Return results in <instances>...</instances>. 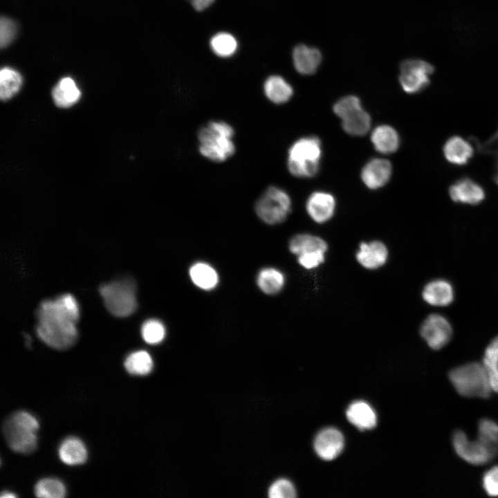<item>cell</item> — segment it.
<instances>
[{"label": "cell", "instance_id": "cell-1", "mask_svg": "<svg viewBox=\"0 0 498 498\" xmlns=\"http://www.w3.org/2000/svg\"><path fill=\"white\" fill-rule=\"evenodd\" d=\"M36 333L48 346L59 350L70 348L76 341L79 308L68 293L42 301L37 310Z\"/></svg>", "mask_w": 498, "mask_h": 498}, {"label": "cell", "instance_id": "cell-2", "mask_svg": "<svg viewBox=\"0 0 498 498\" xmlns=\"http://www.w3.org/2000/svg\"><path fill=\"white\" fill-rule=\"evenodd\" d=\"M234 127L223 120H210L202 126L197 133L199 151L205 158L223 163L236 151Z\"/></svg>", "mask_w": 498, "mask_h": 498}, {"label": "cell", "instance_id": "cell-3", "mask_svg": "<svg viewBox=\"0 0 498 498\" xmlns=\"http://www.w3.org/2000/svg\"><path fill=\"white\" fill-rule=\"evenodd\" d=\"M37 420L30 413L18 411L5 421L3 432L9 447L15 452L30 454L37 447Z\"/></svg>", "mask_w": 498, "mask_h": 498}, {"label": "cell", "instance_id": "cell-4", "mask_svg": "<svg viewBox=\"0 0 498 498\" xmlns=\"http://www.w3.org/2000/svg\"><path fill=\"white\" fill-rule=\"evenodd\" d=\"M449 379L456 391L468 398H488L492 391L483 363L471 362L453 369Z\"/></svg>", "mask_w": 498, "mask_h": 498}, {"label": "cell", "instance_id": "cell-5", "mask_svg": "<svg viewBox=\"0 0 498 498\" xmlns=\"http://www.w3.org/2000/svg\"><path fill=\"white\" fill-rule=\"evenodd\" d=\"M322 155L320 140L308 136L294 142L288 151L287 166L289 172L297 177H312L319 170Z\"/></svg>", "mask_w": 498, "mask_h": 498}, {"label": "cell", "instance_id": "cell-6", "mask_svg": "<svg viewBox=\"0 0 498 498\" xmlns=\"http://www.w3.org/2000/svg\"><path fill=\"white\" fill-rule=\"evenodd\" d=\"M99 291L107 309L116 317H127L137 308L136 284L131 279L102 284Z\"/></svg>", "mask_w": 498, "mask_h": 498}, {"label": "cell", "instance_id": "cell-7", "mask_svg": "<svg viewBox=\"0 0 498 498\" xmlns=\"http://www.w3.org/2000/svg\"><path fill=\"white\" fill-rule=\"evenodd\" d=\"M291 210V199L288 194L277 186L267 187L257 199L255 210L264 223L275 225L282 223Z\"/></svg>", "mask_w": 498, "mask_h": 498}, {"label": "cell", "instance_id": "cell-8", "mask_svg": "<svg viewBox=\"0 0 498 498\" xmlns=\"http://www.w3.org/2000/svg\"><path fill=\"white\" fill-rule=\"evenodd\" d=\"M434 72V66L425 60L405 59L400 64L399 82L405 92L418 93L430 85Z\"/></svg>", "mask_w": 498, "mask_h": 498}, {"label": "cell", "instance_id": "cell-9", "mask_svg": "<svg viewBox=\"0 0 498 498\" xmlns=\"http://www.w3.org/2000/svg\"><path fill=\"white\" fill-rule=\"evenodd\" d=\"M420 333L430 348L438 350L449 342L452 329L445 317L434 313L428 315L422 322Z\"/></svg>", "mask_w": 498, "mask_h": 498}, {"label": "cell", "instance_id": "cell-10", "mask_svg": "<svg viewBox=\"0 0 498 498\" xmlns=\"http://www.w3.org/2000/svg\"><path fill=\"white\" fill-rule=\"evenodd\" d=\"M452 443L456 454L470 464L484 465L495 458L490 451L479 440H469L462 431L454 432Z\"/></svg>", "mask_w": 498, "mask_h": 498}, {"label": "cell", "instance_id": "cell-11", "mask_svg": "<svg viewBox=\"0 0 498 498\" xmlns=\"http://www.w3.org/2000/svg\"><path fill=\"white\" fill-rule=\"evenodd\" d=\"M451 199L458 203L476 205L486 199L483 187L470 177L464 176L449 187Z\"/></svg>", "mask_w": 498, "mask_h": 498}, {"label": "cell", "instance_id": "cell-12", "mask_svg": "<svg viewBox=\"0 0 498 498\" xmlns=\"http://www.w3.org/2000/svg\"><path fill=\"white\" fill-rule=\"evenodd\" d=\"M314 449L322 459L331 461L342 451L344 440L342 434L337 429L328 427L321 430L315 436Z\"/></svg>", "mask_w": 498, "mask_h": 498}, {"label": "cell", "instance_id": "cell-13", "mask_svg": "<svg viewBox=\"0 0 498 498\" xmlns=\"http://www.w3.org/2000/svg\"><path fill=\"white\" fill-rule=\"evenodd\" d=\"M388 249L380 241L361 242L356 254L357 261L367 270H376L384 266L388 259Z\"/></svg>", "mask_w": 498, "mask_h": 498}, {"label": "cell", "instance_id": "cell-14", "mask_svg": "<svg viewBox=\"0 0 498 498\" xmlns=\"http://www.w3.org/2000/svg\"><path fill=\"white\" fill-rule=\"evenodd\" d=\"M306 209L309 216L316 223H323L331 219L335 210L333 195L325 192H315L310 195Z\"/></svg>", "mask_w": 498, "mask_h": 498}, {"label": "cell", "instance_id": "cell-15", "mask_svg": "<svg viewBox=\"0 0 498 498\" xmlns=\"http://www.w3.org/2000/svg\"><path fill=\"white\" fill-rule=\"evenodd\" d=\"M391 171V165L387 160L375 158L365 165L361 172V178L369 188L378 189L388 182Z\"/></svg>", "mask_w": 498, "mask_h": 498}, {"label": "cell", "instance_id": "cell-16", "mask_svg": "<svg viewBox=\"0 0 498 498\" xmlns=\"http://www.w3.org/2000/svg\"><path fill=\"white\" fill-rule=\"evenodd\" d=\"M443 152L445 160L456 166L467 165L474 155L470 143L459 136H453L445 141Z\"/></svg>", "mask_w": 498, "mask_h": 498}, {"label": "cell", "instance_id": "cell-17", "mask_svg": "<svg viewBox=\"0 0 498 498\" xmlns=\"http://www.w3.org/2000/svg\"><path fill=\"white\" fill-rule=\"evenodd\" d=\"M293 60L296 71L302 75H311L319 67L322 54L320 51L304 44L297 45L293 51Z\"/></svg>", "mask_w": 498, "mask_h": 498}, {"label": "cell", "instance_id": "cell-18", "mask_svg": "<svg viewBox=\"0 0 498 498\" xmlns=\"http://www.w3.org/2000/svg\"><path fill=\"white\" fill-rule=\"evenodd\" d=\"M422 297L425 302L436 306H445L454 299V290L444 279H434L427 283L423 289Z\"/></svg>", "mask_w": 498, "mask_h": 498}, {"label": "cell", "instance_id": "cell-19", "mask_svg": "<svg viewBox=\"0 0 498 498\" xmlns=\"http://www.w3.org/2000/svg\"><path fill=\"white\" fill-rule=\"evenodd\" d=\"M348 421L360 430H371L377 424V416L374 409L366 402L352 403L347 409Z\"/></svg>", "mask_w": 498, "mask_h": 498}, {"label": "cell", "instance_id": "cell-20", "mask_svg": "<svg viewBox=\"0 0 498 498\" xmlns=\"http://www.w3.org/2000/svg\"><path fill=\"white\" fill-rule=\"evenodd\" d=\"M263 90L266 98L276 104L287 102L293 96V89L282 76L270 75L265 80Z\"/></svg>", "mask_w": 498, "mask_h": 498}, {"label": "cell", "instance_id": "cell-21", "mask_svg": "<svg viewBox=\"0 0 498 498\" xmlns=\"http://www.w3.org/2000/svg\"><path fill=\"white\" fill-rule=\"evenodd\" d=\"M288 248L292 254L298 256L318 251L326 252L328 245L322 238L318 236L301 233L294 235L290 239Z\"/></svg>", "mask_w": 498, "mask_h": 498}, {"label": "cell", "instance_id": "cell-22", "mask_svg": "<svg viewBox=\"0 0 498 498\" xmlns=\"http://www.w3.org/2000/svg\"><path fill=\"white\" fill-rule=\"evenodd\" d=\"M58 454L61 461L69 465L84 463L87 459V450L84 443L76 437H68L61 443Z\"/></svg>", "mask_w": 498, "mask_h": 498}, {"label": "cell", "instance_id": "cell-23", "mask_svg": "<svg viewBox=\"0 0 498 498\" xmlns=\"http://www.w3.org/2000/svg\"><path fill=\"white\" fill-rule=\"evenodd\" d=\"M52 96L57 107L68 108L79 100L81 92L74 80L66 77L61 79L53 88Z\"/></svg>", "mask_w": 498, "mask_h": 498}, {"label": "cell", "instance_id": "cell-24", "mask_svg": "<svg viewBox=\"0 0 498 498\" xmlns=\"http://www.w3.org/2000/svg\"><path fill=\"white\" fill-rule=\"evenodd\" d=\"M371 142L375 149L382 154H391L396 151L400 139L396 131L390 126L377 127L371 133Z\"/></svg>", "mask_w": 498, "mask_h": 498}, {"label": "cell", "instance_id": "cell-25", "mask_svg": "<svg viewBox=\"0 0 498 498\" xmlns=\"http://www.w3.org/2000/svg\"><path fill=\"white\" fill-rule=\"evenodd\" d=\"M190 276L196 286L206 290L214 288L219 281L216 271L204 262H198L192 265L190 269Z\"/></svg>", "mask_w": 498, "mask_h": 498}, {"label": "cell", "instance_id": "cell-26", "mask_svg": "<svg viewBox=\"0 0 498 498\" xmlns=\"http://www.w3.org/2000/svg\"><path fill=\"white\" fill-rule=\"evenodd\" d=\"M259 288L266 294L275 295L281 291L285 283L284 274L274 268H265L257 275Z\"/></svg>", "mask_w": 498, "mask_h": 498}, {"label": "cell", "instance_id": "cell-27", "mask_svg": "<svg viewBox=\"0 0 498 498\" xmlns=\"http://www.w3.org/2000/svg\"><path fill=\"white\" fill-rule=\"evenodd\" d=\"M343 129L353 136H362L368 132L371 127L370 116L360 109L342 119Z\"/></svg>", "mask_w": 498, "mask_h": 498}, {"label": "cell", "instance_id": "cell-28", "mask_svg": "<svg viewBox=\"0 0 498 498\" xmlns=\"http://www.w3.org/2000/svg\"><path fill=\"white\" fill-rule=\"evenodd\" d=\"M124 365L129 374L144 376L149 374L152 370L153 360L148 352L139 350L129 354L125 359Z\"/></svg>", "mask_w": 498, "mask_h": 498}, {"label": "cell", "instance_id": "cell-29", "mask_svg": "<svg viewBox=\"0 0 498 498\" xmlns=\"http://www.w3.org/2000/svg\"><path fill=\"white\" fill-rule=\"evenodd\" d=\"M22 84V77L15 70L4 67L0 72V97L7 100L15 95Z\"/></svg>", "mask_w": 498, "mask_h": 498}, {"label": "cell", "instance_id": "cell-30", "mask_svg": "<svg viewBox=\"0 0 498 498\" xmlns=\"http://www.w3.org/2000/svg\"><path fill=\"white\" fill-rule=\"evenodd\" d=\"M478 440L492 454L498 455V424L490 419H482L478 425Z\"/></svg>", "mask_w": 498, "mask_h": 498}, {"label": "cell", "instance_id": "cell-31", "mask_svg": "<svg viewBox=\"0 0 498 498\" xmlns=\"http://www.w3.org/2000/svg\"><path fill=\"white\" fill-rule=\"evenodd\" d=\"M210 46L212 50L217 56L228 57L236 52L238 43L232 35L221 32L215 34L210 39Z\"/></svg>", "mask_w": 498, "mask_h": 498}, {"label": "cell", "instance_id": "cell-32", "mask_svg": "<svg viewBox=\"0 0 498 498\" xmlns=\"http://www.w3.org/2000/svg\"><path fill=\"white\" fill-rule=\"evenodd\" d=\"M34 491L37 497L42 498H62L66 492L63 483L54 478L39 480L35 485Z\"/></svg>", "mask_w": 498, "mask_h": 498}, {"label": "cell", "instance_id": "cell-33", "mask_svg": "<svg viewBox=\"0 0 498 498\" xmlns=\"http://www.w3.org/2000/svg\"><path fill=\"white\" fill-rule=\"evenodd\" d=\"M483 364L487 370L490 384L498 385V336L487 346Z\"/></svg>", "mask_w": 498, "mask_h": 498}, {"label": "cell", "instance_id": "cell-34", "mask_svg": "<svg viewBox=\"0 0 498 498\" xmlns=\"http://www.w3.org/2000/svg\"><path fill=\"white\" fill-rule=\"evenodd\" d=\"M141 335L147 343L158 344L165 338V328L160 321L150 319L145 321L142 325Z\"/></svg>", "mask_w": 498, "mask_h": 498}, {"label": "cell", "instance_id": "cell-35", "mask_svg": "<svg viewBox=\"0 0 498 498\" xmlns=\"http://www.w3.org/2000/svg\"><path fill=\"white\" fill-rule=\"evenodd\" d=\"M362 109L360 100L354 95H347L340 99L333 106V111L342 119Z\"/></svg>", "mask_w": 498, "mask_h": 498}, {"label": "cell", "instance_id": "cell-36", "mask_svg": "<svg viewBox=\"0 0 498 498\" xmlns=\"http://www.w3.org/2000/svg\"><path fill=\"white\" fill-rule=\"evenodd\" d=\"M268 494L270 498H294L296 490L290 481L280 479L270 486Z\"/></svg>", "mask_w": 498, "mask_h": 498}, {"label": "cell", "instance_id": "cell-37", "mask_svg": "<svg viewBox=\"0 0 498 498\" xmlns=\"http://www.w3.org/2000/svg\"><path fill=\"white\" fill-rule=\"evenodd\" d=\"M325 254L324 251H318L310 254L300 255L297 256L299 264L304 268L307 270L314 269L325 261Z\"/></svg>", "mask_w": 498, "mask_h": 498}, {"label": "cell", "instance_id": "cell-38", "mask_svg": "<svg viewBox=\"0 0 498 498\" xmlns=\"http://www.w3.org/2000/svg\"><path fill=\"white\" fill-rule=\"evenodd\" d=\"M483 487L490 497H498V465L488 470L483 477Z\"/></svg>", "mask_w": 498, "mask_h": 498}, {"label": "cell", "instance_id": "cell-39", "mask_svg": "<svg viewBox=\"0 0 498 498\" xmlns=\"http://www.w3.org/2000/svg\"><path fill=\"white\" fill-rule=\"evenodd\" d=\"M16 32L15 23L10 19L1 17L0 21V44L3 48L14 38Z\"/></svg>", "mask_w": 498, "mask_h": 498}, {"label": "cell", "instance_id": "cell-40", "mask_svg": "<svg viewBox=\"0 0 498 498\" xmlns=\"http://www.w3.org/2000/svg\"><path fill=\"white\" fill-rule=\"evenodd\" d=\"M196 11H203L209 8L215 0H187Z\"/></svg>", "mask_w": 498, "mask_h": 498}, {"label": "cell", "instance_id": "cell-41", "mask_svg": "<svg viewBox=\"0 0 498 498\" xmlns=\"http://www.w3.org/2000/svg\"><path fill=\"white\" fill-rule=\"evenodd\" d=\"M16 497L17 495L15 494L10 491H3L1 495V498H14Z\"/></svg>", "mask_w": 498, "mask_h": 498}, {"label": "cell", "instance_id": "cell-42", "mask_svg": "<svg viewBox=\"0 0 498 498\" xmlns=\"http://www.w3.org/2000/svg\"><path fill=\"white\" fill-rule=\"evenodd\" d=\"M498 140V131L496 132L491 138H490L486 143L489 145ZM485 143V144H486Z\"/></svg>", "mask_w": 498, "mask_h": 498}, {"label": "cell", "instance_id": "cell-43", "mask_svg": "<svg viewBox=\"0 0 498 498\" xmlns=\"http://www.w3.org/2000/svg\"><path fill=\"white\" fill-rule=\"evenodd\" d=\"M497 156V171L494 175V181L495 183L498 186V151H495Z\"/></svg>", "mask_w": 498, "mask_h": 498}]
</instances>
